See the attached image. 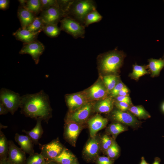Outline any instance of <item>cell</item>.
<instances>
[{
	"label": "cell",
	"mask_w": 164,
	"mask_h": 164,
	"mask_svg": "<svg viewBox=\"0 0 164 164\" xmlns=\"http://www.w3.org/2000/svg\"><path fill=\"white\" fill-rule=\"evenodd\" d=\"M20 108L26 116L36 120L41 118L47 123L52 116L49 97L43 90L22 96Z\"/></svg>",
	"instance_id": "6da1fadb"
},
{
	"label": "cell",
	"mask_w": 164,
	"mask_h": 164,
	"mask_svg": "<svg viewBox=\"0 0 164 164\" xmlns=\"http://www.w3.org/2000/svg\"><path fill=\"white\" fill-rule=\"evenodd\" d=\"M126 54L117 48L98 56L97 62L98 69L106 75H114L118 73L122 66Z\"/></svg>",
	"instance_id": "7a4b0ae2"
},
{
	"label": "cell",
	"mask_w": 164,
	"mask_h": 164,
	"mask_svg": "<svg viewBox=\"0 0 164 164\" xmlns=\"http://www.w3.org/2000/svg\"><path fill=\"white\" fill-rule=\"evenodd\" d=\"M95 9H96V5L93 0H73L65 14V17L72 19L84 26L86 15Z\"/></svg>",
	"instance_id": "3957f363"
},
{
	"label": "cell",
	"mask_w": 164,
	"mask_h": 164,
	"mask_svg": "<svg viewBox=\"0 0 164 164\" xmlns=\"http://www.w3.org/2000/svg\"><path fill=\"white\" fill-rule=\"evenodd\" d=\"M21 99V96L17 93L5 88L0 90V102L12 115L20 108Z\"/></svg>",
	"instance_id": "277c9868"
},
{
	"label": "cell",
	"mask_w": 164,
	"mask_h": 164,
	"mask_svg": "<svg viewBox=\"0 0 164 164\" xmlns=\"http://www.w3.org/2000/svg\"><path fill=\"white\" fill-rule=\"evenodd\" d=\"M60 22L61 30L70 35L75 39L84 38L85 27L78 22L68 17H65Z\"/></svg>",
	"instance_id": "5b68a950"
},
{
	"label": "cell",
	"mask_w": 164,
	"mask_h": 164,
	"mask_svg": "<svg viewBox=\"0 0 164 164\" xmlns=\"http://www.w3.org/2000/svg\"><path fill=\"white\" fill-rule=\"evenodd\" d=\"M111 119L116 122L136 129L141 127L142 123L138 121L129 111H122L118 109L114 110L111 114Z\"/></svg>",
	"instance_id": "8992f818"
},
{
	"label": "cell",
	"mask_w": 164,
	"mask_h": 164,
	"mask_svg": "<svg viewBox=\"0 0 164 164\" xmlns=\"http://www.w3.org/2000/svg\"><path fill=\"white\" fill-rule=\"evenodd\" d=\"M45 47L43 43L36 40L31 42L23 43L19 53L30 55L36 64H38L40 56L44 50Z\"/></svg>",
	"instance_id": "52a82bcc"
},
{
	"label": "cell",
	"mask_w": 164,
	"mask_h": 164,
	"mask_svg": "<svg viewBox=\"0 0 164 164\" xmlns=\"http://www.w3.org/2000/svg\"><path fill=\"white\" fill-rule=\"evenodd\" d=\"M40 17L46 24L57 25L65 17V14L57 4L41 12Z\"/></svg>",
	"instance_id": "ba28073f"
},
{
	"label": "cell",
	"mask_w": 164,
	"mask_h": 164,
	"mask_svg": "<svg viewBox=\"0 0 164 164\" xmlns=\"http://www.w3.org/2000/svg\"><path fill=\"white\" fill-rule=\"evenodd\" d=\"M92 108L91 103H87L76 110L70 112L67 116V122H72L78 124L84 121L90 115Z\"/></svg>",
	"instance_id": "9c48e42d"
},
{
	"label": "cell",
	"mask_w": 164,
	"mask_h": 164,
	"mask_svg": "<svg viewBox=\"0 0 164 164\" xmlns=\"http://www.w3.org/2000/svg\"><path fill=\"white\" fill-rule=\"evenodd\" d=\"M41 154L44 158L52 160L58 156L64 148L58 140L52 141L47 144L41 145Z\"/></svg>",
	"instance_id": "30bf717a"
},
{
	"label": "cell",
	"mask_w": 164,
	"mask_h": 164,
	"mask_svg": "<svg viewBox=\"0 0 164 164\" xmlns=\"http://www.w3.org/2000/svg\"><path fill=\"white\" fill-rule=\"evenodd\" d=\"M8 144V161L11 164H23L26 159V153L12 141H9Z\"/></svg>",
	"instance_id": "8fae6325"
},
{
	"label": "cell",
	"mask_w": 164,
	"mask_h": 164,
	"mask_svg": "<svg viewBox=\"0 0 164 164\" xmlns=\"http://www.w3.org/2000/svg\"><path fill=\"white\" fill-rule=\"evenodd\" d=\"M108 93L103 82L99 80L88 90L86 96L91 100H100L107 97Z\"/></svg>",
	"instance_id": "7c38bea8"
},
{
	"label": "cell",
	"mask_w": 164,
	"mask_h": 164,
	"mask_svg": "<svg viewBox=\"0 0 164 164\" xmlns=\"http://www.w3.org/2000/svg\"><path fill=\"white\" fill-rule=\"evenodd\" d=\"M87 97L86 95L80 93L66 95L65 101L70 111L76 110L87 103Z\"/></svg>",
	"instance_id": "4fadbf2b"
},
{
	"label": "cell",
	"mask_w": 164,
	"mask_h": 164,
	"mask_svg": "<svg viewBox=\"0 0 164 164\" xmlns=\"http://www.w3.org/2000/svg\"><path fill=\"white\" fill-rule=\"evenodd\" d=\"M108 122L107 118L98 114L90 119L88 121V124L91 137H94L99 131L105 127Z\"/></svg>",
	"instance_id": "5bb4252c"
},
{
	"label": "cell",
	"mask_w": 164,
	"mask_h": 164,
	"mask_svg": "<svg viewBox=\"0 0 164 164\" xmlns=\"http://www.w3.org/2000/svg\"><path fill=\"white\" fill-rule=\"evenodd\" d=\"M15 139L19 145L21 149L26 153L30 155L34 153L33 149L34 143L31 139L27 135L16 133Z\"/></svg>",
	"instance_id": "9a60e30c"
},
{
	"label": "cell",
	"mask_w": 164,
	"mask_h": 164,
	"mask_svg": "<svg viewBox=\"0 0 164 164\" xmlns=\"http://www.w3.org/2000/svg\"><path fill=\"white\" fill-rule=\"evenodd\" d=\"M17 15L20 22L21 28L23 29H26L36 16L34 13L21 6L18 8Z\"/></svg>",
	"instance_id": "2e32d148"
},
{
	"label": "cell",
	"mask_w": 164,
	"mask_h": 164,
	"mask_svg": "<svg viewBox=\"0 0 164 164\" xmlns=\"http://www.w3.org/2000/svg\"><path fill=\"white\" fill-rule=\"evenodd\" d=\"M39 33H34L19 28L13 35L18 40L27 43L36 40Z\"/></svg>",
	"instance_id": "e0dca14e"
},
{
	"label": "cell",
	"mask_w": 164,
	"mask_h": 164,
	"mask_svg": "<svg viewBox=\"0 0 164 164\" xmlns=\"http://www.w3.org/2000/svg\"><path fill=\"white\" fill-rule=\"evenodd\" d=\"M81 128L77 123L72 122H67L65 136L69 141L74 142L76 141L80 131Z\"/></svg>",
	"instance_id": "ac0fdd59"
},
{
	"label": "cell",
	"mask_w": 164,
	"mask_h": 164,
	"mask_svg": "<svg viewBox=\"0 0 164 164\" xmlns=\"http://www.w3.org/2000/svg\"><path fill=\"white\" fill-rule=\"evenodd\" d=\"M114 102L111 97H107L100 100L94 106L95 111L100 113H108L113 109Z\"/></svg>",
	"instance_id": "d6986e66"
},
{
	"label": "cell",
	"mask_w": 164,
	"mask_h": 164,
	"mask_svg": "<svg viewBox=\"0 0 164 164\" xmlns=\"http://www.w3.org/2000/svg\"><path fill=\"white\" fill-rule=\"evenodd\" d=\"M37 122L35 127L30 131L23 130L22 132L25 133L32 140L33 143L38 144V141L41 137L43 133V130L41 125L43 120L39 118L36 120Z\"/></svg>",
	"instance_id": "ffe728a7"
},
{
	"label": "cell",
	"mask_w": 164,
	"mask_h": 164,
	"mask_svg": "<svg viewBox=\"0 0 164 164\" xmlns=\"http://www.w3.org/2000/svg\"><path fill=\"white\" fill-rule=\"evenodd\" d=\"M100 149V143L97 139L92 137L87 142L84 149V153L89 157H94L97 154Z\"/></svg>",
	"instance_id": "44dd1931"
},
{
	"label": "cell",
	"mask_w": 164,
	"mask_h": 164,
	"mask_svg": "<svg viewBox=\"0 0 164 164\" xmlns=\"http://www.w3.org/2000/svg\"><path fill=\"white\" fill-rule=\"evenodd\" d=\"M148 61L149 64L147 66L151 72V76L152 77L158 76L161 71L164 67V59L150 58Z\"/></svg>",
	"instance_id": "7402d4cb"
},
{
	"label": "cell",
	"mask_w": 164,
	"mask_h": 164,
	"mask_svg": "<svg viewBox=\"0 0 164 164\" xmlns=\"http://www.w3.org/2000/svg\"><path fill=\"white\" fill-rule=\"evenodd\" d=\"M74 159V155L64 148L62 152L52 160L60 164H71L73 163Z\"/></svg>",
	"instance_id": "603a6c76"
},
{
	"label": "cell",
	"mask_w": 164,
	"mask_h": 164,
	"mask_svg": "<svg viewBox=\"0 0 164 164\" xmlns=\"http://www.w3.org/2000/svg\"><path fill=\"white\" fill-rule=\"evenodd\" d=\"M129 111L139 119L145 120L150 118L151 115L144 107L141 105L130 107Z\"/></svg>",
	"instance_id": "cb8c5ba5"
},
{
	"label": "cell",
	"mask_w": 164,
	"mask_h": 164,
	"mask_svg": "<svg viewBox=\"0 0 164 164\" xmlns=\"http://www.w3.org/2000/svg\"><path fill=\"white\" fill-rule=\"evenodd\" d=\"M132 67V72L129 76L131 79L135 80H138L140 77L149 73L147 70L148 68L147 65H139L135 64L133 65Z\"/></svg>",
	"instance_id": "d4e9b609"
},
{
	"label": "cell",
	"mask_w": 164,
	"mask_h": 164,
	"mask_svg": "<svg viewBox=\"0 0 164 164\" xmlns=\"http://www.w3.org/2000/svg\"><path fill=\"white\" fill-rule=\"evenodd\" d=\"M128 130L127 126L117 122L110 124L107 129L108 134L112 135L114 138L120 133Z\"/></svg>",
	"instance_id": "484cf974"
},
{
	"label": "cell",
	"mask_w": 164,
	"mask_h": 164,
	"mask_svg": "<svg viewBox=\"0 0 164 164\" xmlns=\"http://www.w3.org/2000/svg\"><path fill=\"white\" fill-rule=\"evenodd\" d=\"M45 25L40 16H36L32 23L26 29L33 32L39 33L43 30Z\"/></svg>",
	"instance_id": "4316f807"
},
{
	"label": "cell",
	"mask_w": 164,
	"mask_h": 164,
	"mask_svg": "<svg viewBox=\"0 0 164 164\" xmlns=\"http://www.w3.org/2000/svg\"><path fill=\"white\" fill-rule=\"evenodd\" d=\"M9 151L8 141L2 131H0V156L1 160L7 159Z\"/></svg>",
	"instance_id": "83f0119b"
},
{
	"label": "cell",
	"mask_w": 164,
	"mask_h": 164,
	"mask_svg": "<svg viewBox=\"0 0 164 164\" xmlns=\"http://www.w3.org/2000/svg\"><path fill=\"white\" fill-rule=\"evenodd\" d=\"M22 7L26 8L36 15L40 12H41V0H26L24 5Z\"/></svg>",
	"instance_id": "f1b7e54d"
},
{
	"label": "cell",
	"mask_w": 164,
	"mask_h": 164,
	"mask_svg": "<svg viewBox=\"0 0 164 164\" xmlns=\"http://www.w3.org/2000/svg\"><path fill=\"white\" fill-rule=\"evenodd\" d=\"M102 18V16L96 9H94L89 12L86 16L84 26L85 27H87L91 24L100 22Z\"/></svg>",
	"instance_id": "f546056e"
},
{
	"label": "cell",
	"mask_w": 164,
	"mask_h": 164,
	"mask_svg": "<svg viewBox=\"0 0 164 164\" xmlns=\"http://www.w3.org/2000/svg\"><path fill=\"white\" fill-rule=\"evenodd\" d=\"M103 80L108 93H110L119 82V77L114 75H106L104 77Z\"/></svg>",
	"instance_id": "4dcf8cb0"
},
{
	"label": "cell",
	"mask_w": 164,
	"mask_h": 164,
	"mask_svg": "<svg viewBox=\"0 0 164 164\" xmlns=\"http://www.w3.org/2000/svg\"><path fill=\"white\" fill-rule=\"evenodd\" d=\"M61 30L57 25L46 24L43 31L48 36L52 37H57L60 33Z\"/></svg>",
	"instance_id": "1f68e13d"
},
{
	"label": "cell",
	"mask_w": 164,
	"mask_h": 164,
	"mask_svg": "<svg viewBox=\"0 0 164 164\" xmlns=\"http://www.w3.org/2000/svg\"><path fill=\"white\" fill-rule=\"evenodd\" d=\"M120 152V148L114 140L112 145L105 152L108 157L113 160L118 157Z\"/></svg>",
	"instance_id": "d6a6232c"
},
{
	"label": "cell",
	"mask_w": 164,
	"mask_h": 164,
	"mask_svg": "<svg viewBox=\"0 0 164 164\" xmlns=\"http://www.w3.org/2000/svg\"><path fill=\"white\" fill-rule=\"evenodd\" d=\"M45 159L40 153H34L30 155L26 164H42L45 162Z\"/></svg>",
	"instance_id": "836d02e7"
},
{
	"label": "cell",
	"mask_w": 164,
	"mask_h": 164,
	"mask_svg": "<svg viewBox=\"0 0 164 164\" xmlns=\"http://www.w3.org/2000/svg\"><path fill=\"white\" fill-rule=\"evenodd\" d=\"M114 140L108 135H104L101 139V144L103 150L105 152L112 145Z\"/></svg>",
	"instance_id": "e575fe53"
},
{
	"label": "cell",
	"mask_w": 164,
	"mask_h": 164,
	"mask_svg": "<svg viewBox=\"0 0 164 164\" xmlns=\"http://www.w3.org/2000/svg\"><path fill=\"white\" fill-rule=\"evenodd\" d=\"M41 12L57 4L56 0H41Z\"/></svg>",
	"instance_id": "d590c367"
},
{
	"label": "cell",
	"mask_w": 164,
	"mask_h": 164,
	"mask_svg": "<svg viewBox=\"0 0 164 164\" xmlns=\"http://www.w3.org/2000/svg\"><path fill=\"white\" fill-rule=\"evenodd\" d=\"M72 1L73 0H57V4L60 8L64 13L65 15Z\"/></svg>",
	"instance_id": "8d00e7d4"
},
{
	"label": "cell",
	"mask_w": 164,
	"mask_h": 164,
	"mask_svg": "<svg viewBox=\"0 0 164 164\" xmlns=\"http://www.w3.org/2000/svg\"><path fill=\"white\" fill-rule=\"evenodd\" d=\"M125 86L121 82H119L110 93L111 97H117L119 92Z\"/></svg>",
	"instance_id": "74e56055"
},
{
	"label": "cell",
	"mask_w": 164,
	"mask_h": 164,
	"mask_svg": "<svg viewBox=\"0 0 164 164\" xmlns=\"http://www.w3.org/2000/svg\"><path fill=\"white\" fill-rule=\"evenodd\" d=\"M114 105L118 109L124 111H129L130 107L131 106L125 102L117 101L114 102Z\"/></svg>",
	"instance_id": "f35d334b"
},
{
	"label": "cell",
	"mask_w": 164,
	"mask_h": 164,
	"mask_svg": "<svg viewBox=\"0 0 164 164\" xmlns=\"http://www.w3.org/2000/svg\"><path fill=\"white\" fill-rule=\"evenodd\" d=\"M113 160L108 157L100 156L97 160V164H113Z\"/></svg>",
	"instance_id": "ab89813d"
},
{
	"label": "cell",
	"mask_w": 164,
	"mask_h": 164,
	"mask_svg": "<svg viewBox=\"0 0 164 164\" xmlns=\"http://www.w3.org/2000/svg\"><path fill=\"white\" fill-rule=\"evenodd\" d=\"M116 101L127 103L131 106L133 105L131 99L129 96H118L116 97Z\"/></svg>",
	"instance_id": "60d3db41"
},
{
	"label": "cell",
	"mask_w": 164,
	"mask_h": 164,
	"mask_svg": "<svg viewBox=\"0 0 164 164\" xmlns=\"http://www.w3.org/2000/svg\"><path fill=\"white\" fill-rule=\"evenodd\" d=\"M9 1L8 0H0V9L3 10L7 9L9 6Z\"/></svg>",
	"instance_id": "b9f144b4"
},
{
	"label": "cell",
	"mask_w": 164,
	"mask_h": 164,
	"mask_svg": "<svg viewBox=\"0 0 164 164\" xmlns=\"http://www.w3.org/2000/svg\"><path fill=\"white\" fill-rule=\"evenodd\" d=\"M129 91L128 88L125 86L119 92L118 96H129Z\"/></svg>",
	"instance_id": "7bdbcfd3"
},
{
	"label": "cell",
	"mask_w": 164,
	"mask_h": 164,
	"mask_svg": "<svg viewBox=\"0 0 164 164\" xmlns=\"http://www.w3.org/2000/svg\"><path fill=\"white\" fill-rule=\"evenodd\" d=\"M9 112L4 105L0 102V115L5 114Z\"/></svg>",
	"instance_id": "ee69618b"
},
{
	"label": "cell",
	"mask_w": 164,
	"mask_h": 164,
	"mask_svg": "<svg viewBox=\"0 0 164 164\" xmlns=\"http://www.w3.org/2000/svg\"><path fill=\"white\" fill-rule=\"evenodd\" d=\"M160 159L158 157H156L154 158V161L152 164H160Z\"/></svg>",
	"instance_id": "f6af8a7d"
},
{
	"label": "cell",
	"mask_w": 164,
	"mask_h": 164,
	"mask_svg": "<svg viewBox=\"0 0 164 164\" xmlns=\"http://www.w3.org/2000/svg\"><path fill=\"white\" fill-rule=\"evenodd\" d=\"M0 164H11L8 159L1 160Z\"/></svg>",
	"instance_id": "bcb514c9"
},
{
	"label": "cell",
	"mask_w": 164,
	"mask_h": 164,
	"mask_svg": "<svg viewBox=\"0 0 164 164\" xmlns=\"http://www.w3.org/2000/svg\"><path fill=\"white\" fill-rule=\"evenodd\" d=\"M140 164H149L145 160V158L143 156H142L141 158V161Z\"/></svg>",
	"instance_id": "7dc6e473"
},
{
	"label": "cell",
	"mask_w": 164,
	"mask_h": 164,
	"mask_svg": "<svg viewBox=\"0 0 164 164\" xmlns=\"http://www.w3.org/2000/svg\"><path fill=\"white\" fill-rule=\"evenodd\" d=\"M161 108L162 111L164 113V102L162 103V105Z\"/></svg>",
	"instance_id": "c3c4849f"
},
{
	"label": "cell",
	"mask_w": 164,
	"mask_h": 164,
	"mask_svg": "<svg viewBox=\"0 0 164 164\" xmlns=\"http://www.w3.org/2000/svg\"><path fill=\"white\" fill-rule=\"evenodd\" d=\"M162 58L164 59V53L163 54V56H162Z\"/></svg>",
	"instance_id": "681fc988"
},
{
	"label": "cell",
	"mask_w": 164,
	"mask_h": 164,
	"mask_svg": "<svg viewBox=\"0 0 164 164\" xmlns=\"http://www.w3.org/2000/svg\"><path fill=\"white\" fill-rule=\"evenodd\" d=\"M77 164V163H74V162H73V163H72V164Z\"/></svg>",
	"instance_id": "f907efd6"
},
{
	"label": "cell",
	"mask_w": 164,
	"mask_h": 164,
	"mask_svg": "<svg viewBox=\"0 0 164 164\" xmlns=\"http://www.w3.org/2000/svg\"><path fill=\"white\" fill-rule=\"evenodd\" d=\"M49 164H55V163H49Z\"/></svg>",
	"instance_id": "816d5d0a"
},
{
	"label": "cell",
	"mask_w": 164,
	"mask_h": 164,
	"mask_svg": "<svg viewBox=\"0 0 164 164\" xmlns=\"http://www.w3.org/2000/svg\"><path fill=\"white\" fill-rule=\"evenodd\" d=\"M42 164H46V162H44V163H43Z\"/></svg>",
	"instance_id": "f5cc1de1"
},
{
	"label": "cell",
	"mask_w": 164,
	"mask_h": 164,
	"mask_svg": "<svg viewBox=\"0 0 164 164\" xmlns=\"http://www.w3.org/2000/svg\"></svg>",
	"instance_id": "db71d44e"
}]
</instances>
